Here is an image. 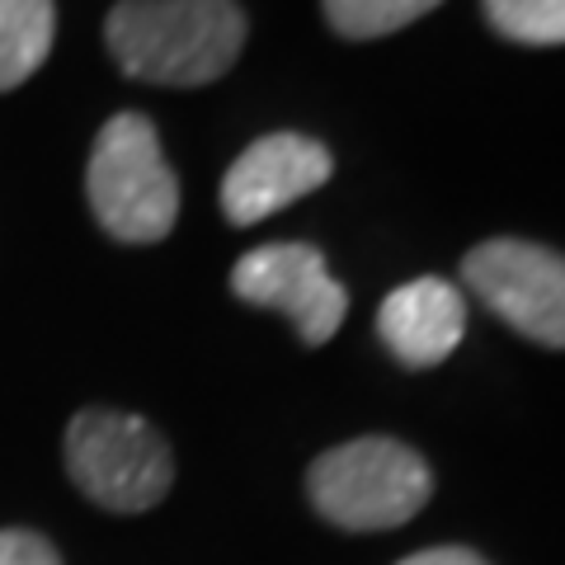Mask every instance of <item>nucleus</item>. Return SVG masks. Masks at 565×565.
I'll return each instance as SVG.
<instances>
[{"instance_id":"1","label":"nucleus","mask_w":565,"mask_h":565,"mask_svg":"<svg viewBox=\"0 0 565 565\" xmlns=\"http://www.w3.org/2000/svg\"><path fill=\"white\" fill-rule=\"evenodd\" d=\"M122 76L147 85H207L236 66L245 10L236 0H118L104 20Z\"/></svg>"},{"instance_id":"2","label":"nucleus","mask_w":565,"mask_h":565,"mask_svg":"<svg viewBox=\"0 0 565 565\" xmlns=\"http://www.w3.org/2000/svg\"><path fill=\"white\" fill-rule=\"evenodd\" d=\"M316 514L344 533H386L411 523L434 494L429 462L401 438H349L321 452L307 471Z\"/></svg>"},{"instance_id":"3","label":"nucleus","mask_w":565,"mask_h":565,"mask_svg":"<svg viewBox=\"0 0 565 565\" xmlns=\"http://www.w3.org/2000/svg\"><path fill=\"white\" fill-rule=\"evenodd\" d=\"M95 222L122 245H156L180 222V180L147 114H114L85 166Z\"/></svg>"},{"instance_id":"4","label":"nucleus","mask_w":565,"mask_h":565,"mask_svg":"<svg viewBox=\"0 0 565 565\" xmlns=\"http://www.w3.org/2000/svg\"><path fill=\"white\" fill-rule=\"evenodd\" d=\"M66 471L109 514H147L174 486V457L156 424L122 411H81L66 429Z\"/></svg>"},{"instance_id":"5","label":"nucleus","mask_w":565,"mask_h":565,"mask_svg":"<svg viewBox=\"0 0 565 565\" xmlns=\"http://www.w3.org/2000/svg\"><path fill=\"white\" fill-rule=\"evenodd\" d=\"M462 282L476 302L490 307L523 340L565 349V255L552 245L494 236L471 245L462 259Z\"/></svg>"},{"instance_id":"6","label":"nucleus","mask_w":565,"mask_h":565,"mask_svg":"<svg viewBox=\"0 0 565 565\" xmlns=\"http://www.w3.org/2000/svg\"><path fill=\"white\" fill-rule=\"evenodd\" d=\"M232 292L250 307L282 311L302 334V344L311 349L330 344L349 311L344 282H334L326 269V255L302 241H274L241 255L232 269Z\"/></svg>"},{"instance_id":"7","label":"nucleus","mask_w":565,"mask_h":565,"mask_svg":"<svg viewBox=\"0 0 565 565\" xmlns=\"http://www.w3.org/2000/svg\"><path fill=\"white\" fill-rule=\"evenodd\" d=\"M334 174V156L307 132H269L250 141L222 180V212L232 226H255L307 199Z\"/></svg>"},{"instance_id":"8","label":"nucleus","mask_w":565,"mask_h":565,"mask_svg":"<svg viewBox=\"0 0 565 565\" xmlns=\"http://www.w3.org/2000/svg\"><path fill=\"white\" fill-rule=\"evenodd\" d=\"M377 334L405 367H438L467 334V297L448 278H411L386 292Z\"/></svg>"},{"instance_id":"9","label":"nucleus","mask_w":565,"mask_h":565,"mask_svg":"<svg viewBox=\"0 0 565 565\" xmlns=\"http://www.w3.org/2000/svg\"><path fill=\"white\" fill-rule=\"evenodd\" d=\"M57 39L52 0H0V90L24 85L47 62Z\"/></svg>"},{"instance_id":"10","label":"nucleus","mask_w":565,"mask_h":565,"mask_svg":"<svg viewBox=\"0 0 565 565\" xmlns=\"http://www.w3.org/2000/svg\"><path fill=\"white\" fill-rule=\"evenodd\" d=\"M444 0H321L330 29L340 39H386L396 29H411Z\"/></svg>"},{"instance_id":"11","label":"nucleus","mask_w":565,"mask_h":565,"mask_svg":"<svg viewBox=\"0 0 565 565\" xmlns=\"http://www.w3.org/2000/svg\"><path fill=\"white\" fill-rule=\"evenodd\" d=\"M490 29L523 47L565 43V0H481Z\"/></svg>"},{"instance_id":"12","label":"nucleus","mask_w":565,"mask_h":565,"mask_svg":"<svg viewBox=\"0 0 565 565\" xmlns=\"http://www.w3.org/2000/svg\"><path fill=\"white\" fill-rule=\"evenodd\" d=\"M0 565H62L57 546L29 527H6L0 533Z\"/></svg>"},{"instance_id":"13","label":"nucleus","mask_w":565,"mask_h":565,"mask_svg":"<svg viewBox=\"0 0 565 565\" xmlns=\"http://www.w3.org/2000/svg\"><path fill=\"white\" fill-rule=\"evenodd\" d=\"M396 565H490V561L476 556L471 546H429V552H411Z\"/></svg>"}]
</instances>
